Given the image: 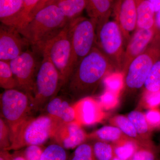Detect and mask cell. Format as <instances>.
I'll use <instances>...</instances> for the list:
<instances>
[{"label": "cell", "mask_w": 160, "mask_h": 160, "mask_svg": "<svg viewBox=\"0 0 160 160\" xmlns=\"http://www.w3.org/2000/svg\"><path fill=\"white\" fill-rule=\"evenodd\" d=\"M116 71L97 47L78 63L65 86L66 94L77 102L94 94L100 84L109 74Z\"/></svg>", "instance_id": "1"}, {"label": "cell", "mask_w": 160, "mask_h": 160, "mask_svg": "<svg viewBox=\"0 0 160 160\" xmlns=\"http://www.w3.org/2000/svg\"><path fill=\"white\" fill-rule=\"evenodd\" d=\"M69 22L57 4H53L38 12L19 31L33 51L41 54L46 43L57 35Z\"/></svg>", "instance_id": "2"}, {"label": "cell", "mask_w": 160, "mask_h": 160, "mask_svg": "<svg viewBox=\"0 0 160 160\" xmlns=\"http://www.w3.org/2000/svg\"><path fill=\"white\" fill-rule=\"evenodd\" d=\"M58 122L45 114L26 118L11 134L9 149H18L31 145L42 146L52 137Z\"/></svg>", "instance_id": "3"}, {"label": "cell", "mask_w": 160, "mask_h": 160, "mask_svg": "<svg viewBox=\"0 0 160 160\" xmlns=\"http://www.w3.org/2000/svg\"><path fill=\"white\" fill-rule=\"evenodd\" d=\"M38 69L35 81L32 112L44 110L49 101L58 95L63 85L59 72L45 53Z\"/></svg>", "instance_id": "4"}, {"label": "cell", "mask_w": 160, "mask_h": 160, "mask_svg": "<svg viewBox=\"0 0 160 160\" xmlns=\"http://www.w3.org/2000/svg\"><path fill=\"white\" fill-rule=\"evenodd\" d=\"M160 55V36L155 33L147 49L131 62L122 73L123 89L126 91H137L143 87L152 67Z\"/></svg>", "instance_id": "5"}, {"label": "cell", "mask_w": 160, "mask_h": 160, "mask_svg": "<svg viewBox=\"0 0 160 160\" xmlns=\"http://www.w3.org/2000/svg\"><path fill=\"white\" fill-rule=\"evenodd\" d=\"M96 28L95 23L89 18L80 16L69 21L71 72L78 63L95 47Z\"/></svg>", "instance_id": "6"}, {"label": "cell", "mask_w": 160, "mask_h": 160, "mask_svg": "<svg viewBox=\"0 0 160 160\" xmlns=\"http://www.w3.org/2000/svg\"><path fill=\"white\" fill-rule=\"evenodd\" d=\"M124 39L116 21L108 20L96 28L97 47L118 72H122L125 50Z\"/></svg>", "instance_id": "7"}, {"label": "cell", "mask_w": 160, "mask_h": 160, "mask_svg": "<svg viewBox=\"0 0 160 160\" xmlns=\"http://www.w3.org/2000/svg\"><path fill=\"white\" fill-rule=\"evenodd\" d=\"M1 117L9 126L11 134L32 112V100L18 89L5 90L1 94Z\"/></svg>", "instance_id": "8"}, {"label": "cell", "mask_w": 160, "mask_h": 160, "mask_svg": "<svg viewBox=\"0 0 160 160\" xmlns=\"http://www.w3.org/2000/svg\"><path fill=\"white\" fill-rule=\"evenodd\" d=\"M69 22L57 35L46 43L41 54L47 55L58 69L62 81L63 87L71 72V44L69 33Z\"/></svg>", "instance_id": "9"}, {"label": "cell", "mask_w": 160, "mask_h": 160, "mask_svg": "<svg viewBox=\"0 0 160 160\" xmlns=\"http://www.w3.org/2000/svg\"><path fill=\"white\" fill-rule=\"evenodd\" d=\"M35 53L33 51L27 49L9 62L17 82V89L27 93L31 98L32 102L36 76L40 66Z\"/></svg>", "instance_id": "10"}, {"label": "cell", "mask_w": 160, "mask_h": 160, "mask_svg": "<svg viewBox=\"0 0 160 160\" xmlns=\"http://www.w3.org/2000/svg\"><path fill=\"white\" fill-rule=\"evenodd\" d=\"M30 46L17 28L0 25V61L9 62L18 57Z\"/></svg>", "instance_id": "11"}, {"label": "cell", "mask_w": 160, "mask_h": 160, "mask_svg": "<svg viewBox=\"0 0 160 160\" xmlns=\"http://www.w3.org/2000/svg\"><path fill=\"white\" fill-rule=\"evenodd\" d=\"M113 10L115 21L120 26L124 41L129 42L131 33L136 29V0H115Z\"/></svg>", "instance_id": "12"}, {"label": "cell", "mask_w": 160, "mask_h": 160, "mask_svg": "<svg viewBox=\"0 0 160 160\" xmlns=\"http://www.w3.org/2000/svg\"><path fill=\"white\" fill-rule=\"evenodd\" d=\"M52 138L65 149H72L85 142L89 136L80 123L74 122L60 123Z\"/></svg>", "instance_id": "13"}, {"label": "cell", "mask_w": 160, "mask_h": 160, "mask_svg": "<svg viewBox=\"0 0 160 160\" xmlns=\"http://www.w3.org/2000/svg\"><path fill=\"white\" fill-rule=\"evenodd\" d=\"M68 95L56 96L47 104L44 110L46 114L59 123L78 122L75 103Z\"/></svg>", "instance_id": "14"}, {"label": "cell", "mask_w": 160, "mask_h": 160, "mask_svg": "<svg viewBox=\"0 0 160 160\" xmlns=\"http://www.w3.org/2000/svg\"><path fill=\"white\" fill-rule=\"evenodd\" d=\"M154 34V27L151 29H136L125 49L122 73L128 68L132 60L147 49L153 39Z\"/></svg>", "instance_id": "15"}, {"label": "cell", "mask_w": 160, "mask_h": 160, "mask_svg": "<svg viewBox=\"0 0 160 160\" xmlns=\"http://www.w3.org/2000/svg\"><path fill=\"white\" fill-rule=\"evenodd\" d=\"M0 21L19 31L22 29L27 24L22 0H0Z\"/></svg>", "instance_id": "16"}, {"label": "cell", "mask_w": 160, "mask_h": 160, "mask_svg": "<svg viewBox=\"0 0 160 160\" xmlns=\"http://www.w3.org/2000/svg\"><path fill=\"white\" fill-rule=\"evenodd\" d=\"M78 122L81 125L89 126L102 122L105 113L98 101L91 97L84 98L75 103Z\"/></svg>", "instance_id": "17"}, {"label": "cell", "mask_w": 160, "mask_h": 160, "mask_svg": "<svg viewBox=\"0 0 160 160\" xmlns=\"http://www.w3.org/2000/svg\"><path fill=\"white\" fill-rule=\"evenodd\" d=\"M115 0H86V10L97 28L109 20Z\"/></svg>", "instance_id": "18"}, {"label": "cell", "mask_w": 160, "mask_h": 160, "mask_svg": "<svg viewBox=\"0 0 160 160\" xmlns=\"http://www.w3.org/2000/svg\"><path fill=\"white\" fill-rule=\"evenodd\" d=\"M137 1L136 29H151L154 27L155 11L149 0Z\"/></svg>", "instance_id": "19"}, {"label": "cell", "mask_w": 160, "mask_h": 160, "mask_svg": "<svg viewBox=\"0 0 160 160\" xmlns=\"http://www.w3.org/2000/svg\"><path fill=\"white\" fill-rule=\"evenodd\" d=\"M88 136L89 138L111 142L112 144L129 138L118 128L113 126H104Z\"/></svg>", "instance_id": "20"}, {"label": "cell", "mask_w": 160, "mask_h": 160, "mask_svg": "<svg viewBox=\"0 0 160 160\" xmlns=\"http://www.w3.org/2000/svg\"><path fill=\"white\" fill-rule=\"evenodd\" d=\"M58 8L68 21L77 18L86 7V0H58Z\"/></svg>", "instance_id": "21"}, {"label": "cell", "mask_w": 160, "mask_h": 160, "mask_svg": "<svg viewBox=\"0 0 160 160\" xmlns=\"http://www.w3.org/2000/svg\"><path fill=\"white\" fill-rule=\"evenodd\" d=\"M110 123L112 126L117 127L124 134L132 140H134L138 144L148 142L144 141L138 134L133 124L127 117L116 116L110 120Z\"/></svg>", "instance_id": "22"}, {"label": "cell", "mask_w": 160, "mask_h": 160, "mask_svg": "<svg viewBox=\"0 0 160 160\" xmlns=\"http://www.w3.org/2000/svg\"><path fill=\"white\" fill-rule=\"evenodd\" d=\"M127 117L134 126L138 134L144 141H150L151 128L149 126L145 114L141 112L134 110L129 112Z\"/></svg>", "instance_id": "23"}, {"label": "cell", "mask_w": 160, "mask_h": 160, "mask_svg": "<svg viewBox=\"0 0 160 160\" xmlns=\"http://www.w3.org/2000/svg\"><path fill=\"white\" fill-rule=\"evenodd\" d=\"M158 150L151 141L138 144L137 149L129 160H160Z\"/></svg>", "instance_id": "24"}, {"label": "cell", "mask_w": 160, "mask_h": 160, "mask_svg": "<svg viewBox=\"0 0 160 160\" xmlns=\"http://www.w3.org/2000/svg\"><path fill=\"white\" fill-rule=\"evenodd\" d=\"M138 144L130 138L113 144L115 156L122 160H129L137 149Z\"/></svg>", "instance_id": "25"}, {"label": "cell", "mask_w": 160, "mask_h": 160, "mask_svg": "<svg viewBox=\"0 0 160 160\" xmlns=\"http://www.w3.org/2000/svg\"><path fill=\"white\" fill-rule=\"evenodd\" d=\"M0 86L5 90L18 88L17 82L9 62L0 61Z\"/></svg>", "instance_id": "26"}, {"label": "cell", "mask_w": 160, "mask_h": 160, "mask_svg": "<svg viewBox=\"0 0 160 160\" xmlns=\"http://www.w3.org/2000/svg\"><path fill=\"white\" fill-rule=\"evenodd\" d=\"M92 146L96 160H112L115 157L113 144L95 140Z\"/></svg>", "instance_id": "27"}, {"label": "cell", "mask_w": 160, "mask_h": 160, "mask_svg": "<svg viewBox=\"0 0 160 160\" xmlns=\"http://www.w3.org/2000/svg\"><path fill=\"white\" fill-rule=\"evenodd\" d=\"M144 91L156 92L160 90V55L153 64L144 85Z\"/></svg>", "instance_id": "28"}, {"label": "cell", "mask_w": 160, "mask_h": 160, "mask_svg": "<svg viewBox=\"0 0 160 160\" xmlns=\"http://www.w3.org/2000/svg\"><path fill=\"white\" fill-rule=\"evenodd\" d=\"M67 158L66 149L55 143L44 149L40 160H67Z\"/></svg>", "instance_id": "29"}, {"label": "cell", "mask_w": 160, "mask_h": 160, "mask_svg": "<svg viewBox=\"0 0 160 160\" xmlns=\"http://www.w3.org/2000/svg\"><path fill=\"white\" fill-rule=\"evenodd\" d=\"M106 90L119 95L124 87V77L122 72H115L109 75L104 80Z\"/></svg>", "instance_id": "30"}, {"label": "cell", "mask_w": 160, "mask_h": 160, "mask_svg": "<svg viewBox=\"0 0 160 160\" xmlns=\"http://www.w3.org/2000/svg\"><path fill=\"white\" fill-rule=\"evenodd\" d=\"M69 160H96L91 144L84 142L78 146Z\"/></svg>", "instance_id": "31"}, {"label": "cell", "mask_w": 160, "mask_h": 160, "mask_svg": "<svg viewBox=\"0 0 160 160\" xmlns=\"http://www.w3.org/2000/svg\"><path fill=\"white\" fill-rule=\"evenodd\" d=\"M11 145V133L9 126L2 118H0V146L2 150H9Z\"/></svg>", "instance_id": "32"}, {"label": "cell", "mask_w": 160, "mask_h": 160, "mask_svg": "<svg viewBox=\"0 0 160 160\" xmlns=\"http://www.w3.org/2000/svg\"><path fill=\"white\" fill-rule=\"evenodd\" d=\"M118 95L107 91L104 92L99 100V103L103 109L109 110L116 107L118 103Z\"/></svg>", "instance_id": "33"}, {"label": "cell", "mask_w": 160, "mask_h": 160, "mask_svg": "<svg viewBox=\"0 0 160 160\" xmlns=\"http://www.w3.org/2000/svg\"><path fill=\"white\" fill-rule=\"evenodd\" d=\"M142 102L149 109L158 108L160 106V90L156 92L144 91Z\"/></svg>", "instance_id": "34"}, {"label": "cell", "mask_w": 160, "mask_h": 160, "mask_svg": "<svg viewBox=\"0 0 160 160\" xmlns=\"http://www.w3.org/2000/svg\"><path fill=\"white\" fill-rule=\"evenodd\" d=\"M44 149L42 146H28L24 150L23 155L26 160H40Z\"/></svg>", "instance_id": "35"}, {"label": "cell", "mask_w": 160, "mask_h": 160, "mask_svg": "<svg viewBox=\"0 0 160 160\" xmlns=\"http://www.w3.org/2000/svg\"><path fill=\"white\" fill-rule=\"evenodd\" d=\"M151 129L160 128V110L158 108L149 109L145 114Z\"/></svg>", "instance_id": "36"}, {"label": "cell", "mask_w": 160, "mask_h": 160, "mask_svg": "<svg viewBox=\"0 0 160 160\" xmlns=\"http://www.w3.org/2000/svg\"><path fill=\"white\" fill-rule=\"evenodd\" d=\"M22 1L24 8H25V12L27 17V24H28L29 21L31 20L33 12L37 6L40 0H22Z\"/></svg>", "instance_id": "37"}, {"label": "cell", "mask_w": 160, "mask_h": 160, "mask_svg": "<svg viewBox=\"0 0 160 160\" xmlns=\"http://www.w3.org/2000/svg\"><path fill=\"white\" fill-rule=\"evenodd\" d=\"M57 1L58 0H40L37 6L36 7L35 9L33 12L32 16L31 19L34 17L35 15L38 12L40 11V10L43 9L46 6H49V5L56 4Z\"/></svg>", "instance_id": "38"}, {"label": "cell", "mask_w": 160, "mask_h": 160, "mask_svg": "<svg viewBox=\"0 0 160 160\" xmlns=\"http://www.w3.org/2000/svg\"><path fill=\"white\" fill-rule=\"evenodd\" d=\"M154 29L155 33L160 36V9L155 13Z\"/></svg>", "instance_id": "39"}, {"label": "cell", "mask_w": 160, "mask_h": 160, "mask_svg": "<svg viewBox=\"0 0 160 160\" xmlns=\"http://www.w3.org/2000/svg\"><path fill=\"white\" fill-rule=\"evenodd\" d=\"M156 12L160 9V0H149Z\"/></svg>", "instance_id": "40"}, {"label": "cell", "mask_w": 160, "mask_h": 160, "mask_svg": "<svg viewBox=\"0 0 160 160\" xmlns=\"http://www.w3.org/2000/svg\"><path fill=\"white\" fill-rule=\"evenodd\" d=\"M11 160H26L23 155H18L15 156H12Z\"/></svg>", "instance_id": "41"}, {"label": "cell", "mask_w": 160, "mask_h": 160, "mask_svg": "<svg viewBox=\"0 0 160 160\" xmlns=\"http://www.w3.org/2000/svg\"><path fill=\"white\" fill-rule=\"evenodd\" d=\"M136 1H138V0H136Z\"/></svg>", "instance_id": "42"}]
</instances>
